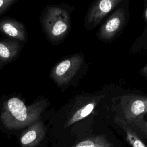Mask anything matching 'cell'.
Masks as SVG:
<instances>
[{"label":"cell","mask_w":147,"mask_h":147,"mask_svg":"<svg viewBox=\"0 0 147 147\" xmlns=\"http://www.w3.org/2000/svg\"><path fill=\"white\" fill-rule=\"evenodd\" d=\"M141 73H142L144 76H147V65H146V66H145V67L142 68V71H141Z\"/></svg>","instance_id":"cell-15"},{"label":"cell","mask_w":147,"mask_h":147,"mask_svg":"<svg viewBox=\"0 0 147 147\" xmlns=\"http://www.w3.org/2000/svg\"><path fill=\"white\" fill-rule=\"evenodd\" d=\"M113 144L110 142L103 134L95 135L87 137L71 147H113Z\"/></svg>","instance_id":"cell-12"},{"label":"cell","mask_w":147,"mask_h":147,"mask_svg":"<svg viewBox=\"0 0 147 147\" xmlns=\"http://www.w3.org/2000/svg\"><path fill=\"white\" fill-rule=\"evenodd\" d=\"M42 30L52 44L60 42L68 34L70 28L68 11L60 5H48L39 18Z\"/></svg>","instance_id":"cell-2"},{"label":"cell","mask_w":147,"mask_h":147,"mask_svg":"<svg viewBox=\"0 0 147 147\" xmlns=\"http://www.w3.org/2000/svg\"><path fill=\"white\" fill-rule=\"evenodd\" d=\"M49 102L42 96L26 105L21 97L14 95L0 99V121L9 130H17L30 126L38 120Z\"/></svg>","instance_id":"cell-1"},{"label":"cell","mask_w":147,"mask_h":147,"mask_svg":"<svg viewBox=\"0 0 147 147\" xmlns=\"http://www.w3.org/2000/svg\"><path fill=\"white\" fill-rule=\"evenodd\" d=\"M0 69H2V68H1V67H0Z\"/></svg>","instance_id":"cell-17"},{"label":"cell","mask_w":147,"mask_h":147,"mask_svg":"<svg viewBox=\"0 0 147 147\" xmlns=\"http://www.w3.org/2000/svg\"><path fill=\"white\" fill-rule=\"evenodd\" d=\"M0 34L23 44L28 39V32L24 24L9 16L0 17Z\"/></svg>","instance_id":"cell-5"},{"label":"cell","mask_w":147,"mask_h":147,"mask_svg":"<svg viewBox=\"0 0 147 147\" xmlns=\"http://www.w3.org/2000/svg\"><path fill=\"white\" fill-rule=\"evenodd\" d=\"M23 43L9 38L0 39V67L15 60L20 55Z\"/></svg>","instance_id":"cell-9"},{"label":"cell","mask_w":147,"mask_h":147,"mask_svg":"<svg viewBox=\"0 0 147 147\" xmlns=\"http://www.w3.org/2000/svg\"><path fill=\"white\" fill-rule=\"evenodd\" d=\"M19 0H0V17Z\"/></svg>","instance_id":"cell-14"},{"label":"cell","mask_w":147,"mask_h":147,"mask_svg":"<svg viewBox=\"0 0 147 147\" xmlns=\"http://www.w3.org/2000/svg\"><path fill=\"white\" fill-rule=\"evenodd\" d=\"M130 125L137 129L147 138V121L144 119V117L136 119Z\"/></svg>","instance_id":"cell-13"},{"label":"cell","mask_w":147,"mask_h":147,"mask_svg":"<svg viewBox=\"0 0 147 147\" xmlns=\"http://www.w3.org/2000/svg\"><path fill=\"white\" fill-rule=\"evenodd\" d=\"M121 1V0H102L95 2L87 13L86 27L92 28L96 26Z\"/></svg>","instance_id":"cell-6"},{"label":"cell","mask_w":147,"mask_h":147,"mask_svg":"<svg viewBox=\"0 0 147 147\" xmlns=\"http://www.w3.org/2000/svg\"><path fill=\"white\" fill-rule=\"evenodd\" d=\"M144 16H145V20L147 24V3L145 5V11H144Z\"/></svg>","instance_id":"cell-16"},{"label":"cell","mask_w":147,"mask_h":147,"mask_svg":"<svg viewBox=\"0 0 147 147\" xmlns=\"http://www.w3.org/2000/svg\"><path fill=\"white\" fill-rule=\"evenodd\" d=\"M123 119L129 124L143 117L147 113V97L137 95H126L122 98Z\"/></svg>","instance_id":"cell-4"},{"label":"cell","mask_w":147,"mask_h":147,"mask_svg":"<svg viewBox=\"0 0 147 147\" xmlns=\"http://www.w3.org/2000/svg\"><path fill=\"white\" fill-rule=\"evenodd\" d=\"M125 21V13L123 9L119 8L102 25L98 37L103 40H109L114 38L123 27Z\"/></svg>","instance_id":"cell-7"},{"label":"cell","mask_w":147,"mask_h":147,"mask_svg":"<svg viewBox=\"0 0 147 147\" xmlns=\"http://www.w3.org/2000/svg\"><path fill=\"white\" fill-rule=\"evenodd\" d=\"M46 133V129L40 118L31 124L21 134L20 143L22 147H35L42 141Z\"/></svg>","instance_id":"cell-8"},{"label":"cell","mask_w":147,"mask_h":147,"mask_svg":"<svg viewBox=\"0 0 147 147\" xmlns=\"http://www.w3.org/2000/svg\"><path fill=\"white\" fill-rule=\"evenodd\" d=\"M114 121L123 130L127 142L131 147H147L137 132L123 118L115 117Z\"/></svg>","instance_id":"cell-10"},{"label":"cell","mask_w":147,"mask_h":147,"mask_svg":"<svg viewBox=\"0 0 147 147\" xmlns=\"http://www.w3.org/2000/svg\"><path fill=\"white\" fill-rule=\"evenodd\" d=\"M83 62L82 54L77 53L69 56L61 60L52 68L49 78L57 86L64 87L72 79Z\"/></svg>","instance_id":"cell-3"},{"label":"cell","mask_w":147,"mask_h":147,"mask_svg":"<svg viewBox=\"0 0 147 147\" xmlns=\"http://www.w3.org/2000/svg\"><path fill=\"white\" fill-rule=\"evenodd\" d=\"M96 100H94L86 102L82 106L76 109L69 115L65 123L64 127H68L87 117L92 112L96 106Z\"/></svg>","instance_id":"cell-11"}]
</instances>
